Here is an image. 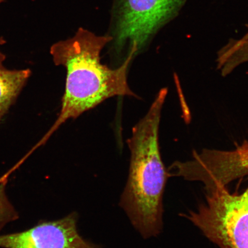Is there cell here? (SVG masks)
Listing matches in <instances>:
<instances>
[{"label": "cell", "instance_id": "1", "mask_svg": "<svg viewBox=\"0 0 248 248\" xmlns=\"http://www.w3.org/2000/svg\"><path fill=\"white\" fill-rule=\"evenodd\" d=\"M112 38L80 27L71 38L55 43L50 53L57 66L67 71L66 88L60 114L46 133V140L63 124L116 96L137 97L130 89L129 67L137 54L131 50L120 66L111 69L101 63V52Z\"/></svg>", "mask_w": 248, "mask_h": 248}, {"label": "cell", "instance_id": "2", "mask_svg": "<svg viewBox=\"0 0 248 248\" xmlns=\"http://www.w3.org/2000/svg\"><path fill=\"white\" fill-rule=\"evenodd\" d=\"M167 94L168 89L160 90L127 140L131 162L120 206L144 238L156 236L162 229L163 196L169 174L160 154L159 135Z\"/></svg>", "mask_w": 248, "mask_h": 248}, {"label": "cell", "instance_id": "3", "mask_svg": "<svg viewBox=\"0 0 248 248\" xmlns=\"http://www.w3.org/2000/svg\"><path fill=\"white\" fill-rule=\"evenodd\" d=\"M187 0H113L108 35L116 53L143 51L184 7Z\"/></svg>", "mask_w": 248, "mask_h": 248}, {"label": "cell", "instance_id": "4", "mask_svg": "<svg viewBox=\"0 0 248 248\" xmlns=\"http://www.w3.org/2000/svg\"><path fill=\"white\" fill-rule=\"evenodd\" d=\"M207 193L205 202L186 218L220 248H248V186L239 194L226 187Z\"/></svg>", "mask_w": 248, "mask_h": 248}, {"label": "cell", "instance_id": "5", "mask_svg": "<svg viewBox=\"0 0 248 248\" xmlns=\"http://www.w3.org/2000/svg\"><path fill=\"white\" fill-rule=\"evenodd\" d=\"M73 212L53 221L40 222L23 232L0 235L1 248H102L83 238Z\"/></svg>", "mask_w": 248, "mask_h": 248}, {"label": "cell", "instance_id": "6", "mask_svg": "<svg viewBox=\"0 0 248 248\" xmlns=\"http://www.w3.org/2000/svg\"><path fill=\"white\" fill-rule=\"evenodd\" d=\"M31 73L30 69L8 70L0 67V123L16 101Z\"/></svg>", "mask_w": 248, "mask_h": 248}, {"label": "cell", "instance_id": "7", "mask_svg": "<svg viewBox=\"0 0 248 248\" xmlns=\"http://www.w3.org/2000/svg\"><path fill=\"white\" fill-rule=\"evenodd\" d=\"M5 185V182L0 183V232L9 223L16 221L19 217L6 194Z\"/></svg>", "mask_w": 248, "mask_h": 248}, {"label": "cell", "instance_id": "8", "mask_svg": "<svg viewBox=\"0 0 248 248\" xmlns=\"http://www.w3.org/2000/svg\"><path fill=\"white\" fill-rule=\"evenodd\" d=\"M6 43L5 40L0 37V46L4 45ZM6 60V55L0 51V67H4V62Z\"/></svg>", "mask_w": 248, "mask_h": 248}, {"label": "cell", "instance_id": "9", "mask_svg": "<svg viewBox=\"0 0 248 248\" xmlns=\"http://www.w3.org/2000/svg\"><path fill=\"white\" fill-rule=\"evenodd\" d=\"M3 1H4V0H0V4H1Z\"/></svg>", "mask_w": 248, "mask_h": 248}]
</instances>
